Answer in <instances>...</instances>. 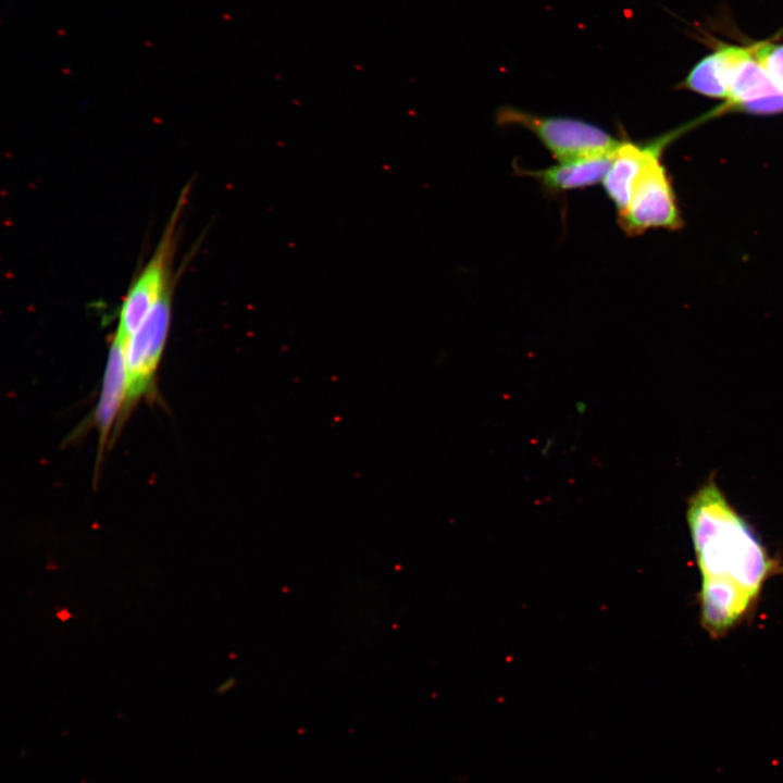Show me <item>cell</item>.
<instances>
[{
	"label": "cell",
	"mask_w": 783,
	"mask_h": 783,
	"mask_svg": "<svg viewBox=\"0 0 783 783\" xmlns=\"http://www.w3.org/2000/svg\"><path fill=\"white\" fill-rule=\"evenodd\" d=\"M686 513L701 586L755 602L776 566L749 523L712 478L689 498Z\"/></svg>",
	"instance_id": "1"
},
{
	"label": "cell",
	"mask_w": 783,
	"mask_h": 783,
	"mask_svg": "<svg viewBox=\"0 0 783 783\" xmlns=\"http://www.w3.org/2000/svg\"><path fill=\"white\" fill-rule=\"evenodd\" d=\"M188 195L189 185H186L177 198L152 254L132 282L122 301L114 336L125 344L175 281L173 265L179 240V223Z\"/></svg>",
	"instance_id": "2"
},
{
	"label": "cell",
	"mask_w": 783,
	"mask_h": 783,
	"mask_svg": "<svg viewBox=\"0 0 783 783\" xmlns=\"http://www.w3.org/2000/svg\"><path fill=\"white\" fill-rule=\"evenodd\" d=\"M496 123L533 133L558 162L610 153L622 141L598 125L580 119L540 116L509 105L497 111Z\"/></svg>",
	"instance_id": "3"
},
{
	"label": "cell",
	"mask_w": 783,
	"mask_h": 783,
	"mask_svg": "<svg viewBox=\"0 0 783 783\" xmlns=\"http://www.w3.org/2000/svg\"><path fill=\"white\" fill-rule=\"evenodd\" d=\"M661 153L654 154L637 175L626 209L618 214V224L629 236L650 228L678 229L682 219Z\"/></svg>",
	"instance_id": "4"
},
{
	"label": "cell",
	"mask_w": 783,
	"mask_h": 783,
	"mask_svg": "<svg viewBox=\"0 0 783 783\" xmlns=\"http://www.w3.org/2000/svg\"><path fill=\"white\" fill-rule=\"evenodd\" d=\"M175 281L125 345V410L150 393L169 333Z\"/></svg>",
	"instance_id": "5"
},
{
	"label": "cell",
	"mask_w": 783,
	"mask_h": 783,
	"mask_svg": "<svg viewBox=\"0 0 783 783\" xmlns=\"http://www.w3.org/2000/svg\"><path fill=\"white\" fill-rule=\"evenodd\" d=\"M728 105L755 114L783 112V94L771 83L754 48L732 46Z\"/></svg>",
	"instance_id": "6"
},
{
	"label": "cell",
	"mask_w": 783,
	"mask_h": 783,
	"mask_svg": "<svg viewBox=\"0 0 783 783\" xmlns=\"http://www.w3.org/2000/svg\"><path fill=\"white\" fill-rule=\"evenodd\" d=\"M668 141L669 137H661L642 145L631 140L621 141L602 181L604 190L614 204L618 214L626 209L633 184L646 162L654 154L662 152Z\"/></svg>",
	"instance_id": "7"
},
{
	"label": "cell",
	"mask_w": 783,
	"mask_h": 783,
	"mask_svg": "<svg viewBox=\"0 0 783 783\" xmlns=\"http://www.w3.org/2000/svg\"><path fill=\"white\" fill-rule=\"evenodd\" d=\"M125 343L113 337L109 349L99 400L95 410V426L98 432V462L105 448L113 423L125 405L126 372Z\"/></svg>",
	"instance_id": "8"
},
{
	"label": "cell",
	"mask_w": 783,
	"mask_h": 783,
	"mask_svg": "<svg viewBox=\"0 0 783 783\" xmlns=\"http://www.w3.org/2000/svg\"><path fill=\"white\" fill-rule=\"evenodd\" d=\"M614 152L616 151L574 161L558 162L556 165L540 170L514 167L520 175L529 176L539 182L546 191L555 194L563 192L594 186L600 182L602 183L611 166Z\"/></svg>",
	"instance_id": "9"
},
{
	"label": "cell",
	"mask_w": 783,
	"mask_h": 783,
	"mask_svg": "<svg viewBox=\"0 0 783 783\" xmlns=\"http://www.w3.org/2000/svg\"><path fill=\"white\" fill-rule=\"evenodd\" d=\"M732 46L719 45L699 60L684 80V87L699 95L728 100L731 76Z\"/></svg>",
	"instance_id": "10"
},
{
	"label": "cell",
	"mask_w": 783,
	"mask_h": 783,
	"mask_svg": "<svg viewBox=\"0 0 783 783\" xmlns=\"http://www.w3.org/2000/svg\"><path fill=\"white\" fill-rule=\"evenodd\" d=\"M754 52L771 83L783 94V44L759 45Z\"/></svg>",
	"instance_id": "11"
},
{
	"label": "cell",
	"mask_w": 783,
	"mask_h": 783,
	"mask_svg": "<svg viewBox=\"0 0 783 783\" xmlns=\"http://www.w3.org/2000/svg\"><path fill=\"white\" fill-rule=\"evenodd\" d=\"M232 680H227L222 686H220L219 689H222L223 692L228 691L231 687H228V683H231Z\"/></svg>",
	"instance_id": "12"
}]
</instances>
